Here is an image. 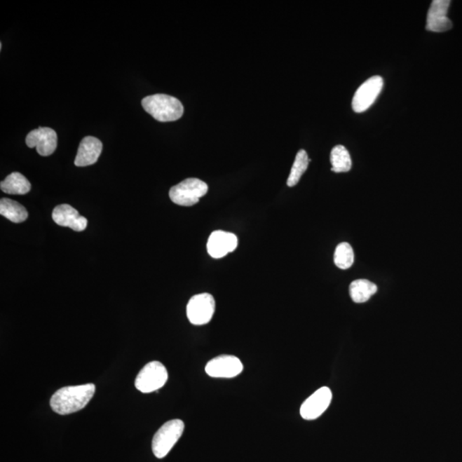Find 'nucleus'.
I'll return each mask as SVG.
<instances>
[{"label": "nucleus", "mask_w": 462, "mask_h": 462, "mask_svg": "<svg viewBox=\"0 0 462 462\" xmlns=\"http://www.w3.org/2000/svg\"><path fill=\"white\" fill-rule=\"evenodd\" d=\"M95 393L94 383L61 388L53 394L50 405L55 413L66 415L76 413L88 405Z\"/></svg>", "instance_id": "nucleus-1"}, {"label": "nucleus", "mask_w": 462, "mask_h": 462, "mask_svg": "<svg viewBox=\"0 0 462 462\" xmlns=\"http://www.w3.org/2000/svg\"><path fill=\"white\" fill-rule=\"evenodd\" d=\"M147 114L158 122H174L184 115V106L175 97L157 94L145 97L142 102Z\"/></svg>", "instance_id": "nucleus-2"}, {"label": "nucleus", "mask_w": 462, "mask_h": 462, "mask_svg": "<svg viewBox=\"0 0 462 462\" xmlns=\"http://www.w3.org/2000/svg\"><path fill=\"white\" fill-rule=\"evenodd\" d=\"M184 430V423L181 419H172L165 423L154 435L152 449L158 459L165 457L177 444Z\"/></svg>", "instance_id": "nucleus-3"}, {"label": "nucleus", "mask_w": 462, "mask_h": 462, "mask_svg": "<svg viewBox=\"0 0 462 462\" xmlns=\"http://www.w3.org/2000/svg\"><path fill=\"white\" fill-rule=\"evenodd\" d=\"M208 186L197 178H188L174 186L169 196L172 203L182 207H191L199 203L201 197L207 195Z\"/></svg>", "instance_id": "nucleus-4"}, {"label": "nucleus", "mask_w": 462, "mask_h": 462, "mask_svg": "<svg viewBox=\"0 0 462 462\" xmlns=\"http://www.w3.org/2000/svg\"><path fill=\"white\" fill-rule=\"evenodd\" d=\"M168 380V372L159 361L147 364L135 379V386L142 393L157 391L165 386Z\"/></svg>", "instance_id": "nucleus-5"}, {"label": "nucleus", "mask_w": 462, "mask_h": 462, "mask_svg": "<svg viewBox=\"0 0 462 462\" xmlns=\"http://www.w3.org/2000/svg\"><path fill=\"white\" fill-rule=\"evenodd\" d=\"M215 298L208 293L196 294L190 299L187 306V316L190 323L203 325L212 320L215 312Z\"/></svg>", "instance_id": "nucleus-6"}, {"label": "nucleus", "mask_w": 462, "mask_h": 462, "mask_svg": "<svg viewBox=\"0 0 462 462\" xmlns=\"http://www.w3.org/2000/svg\"><path fill=\"white\" fill-rule=\"evenodd\" d=\"M383 81L381 76H375L369 79L357 89L353 98L352 107L357 114L366 111L375 102L382 91Z\"/></svg>", "instance_id": "nucleus-7"}, {"label": "nucleus", "mask_w": 462, "mask_h": 462, "mask_svg": "<svg viewBox=\"0 0 462 462\" xmlns=\"http://www.w3.org/2000/svg\"><path fill=\"white\" fill-rule=\"evenodd\" d=\"M205 370L212 378L232 379L242 374L243 365L238 357L223 355L210 360Z\"/></svg>", "instance_id": "nucleus-8"}, {"label": "nucleus", "mask_w": 462, "mask_h": 462, "mask_svg": "<svg viewBox=\"0 0 462 462\" xmlns=\"http://www.w3.org/2000/svg\"><path fill=\"white\" fill-rule=\"evenodd\" d=\"M332 390L328 387H322L302 403L300 414L306 421H313L325 413L331 405Z\"/></svg>", "instance_id": "nucleus-9"}, {"label": "nucleus", "mask_w": 462, "mask_h": 462, "mask_svg": "<svg viewBox=\"0 0 462 462\" xmlns=\"http://www.w3.org/2000/svg\"><path fill=\"white\" fill-rule=\"evenodd\" d=\"M26 144L29 149L36 147L41 156H50L57 149V133L51 128H38L27 135Z\"/></svg>", "instance_id": "nucleus-10"}, {"label": "nucleus", "mask_w": 462, "mask_h": 462, "mask_svg": "<svg viewBox=\"0 0 462 462\" xmlns=\"http://www.w3.org/2000/svg\"><path fill=\"white\" fill-rule=\"evenodd\" d=\"M449 6V0H433L427 14V30L441 33L452 29V22L447 15Z\"/></svg>", "instance_id": "nucleus-11"}, {"label": "nucleus", "mask_w": 462, "mask_h": 462, "mask_svg": "<svg viewBox=\"0 0 462 462\" xmlns=\"http://www.w3.org/2000/svg\"><path fill=\"white\" fill-rule=\"evenodd\" d=\"M238 246V236L223 231L212 232L208 242V252L212 258L220 259L232 253Z\"/></svg>", "instance_id": "nucleus-12"}, {"label": "nucleus", "mask_w": 462, "mask_h": 462, "mask_svg": "<svg viewBox=\"0 0 462 462\" xmlns=\"http://www.w3.org/2000/svg\"><path fill=\"white\" fill-rule=\"evenodd\" d=\"M53 219L60 226L69 227L75 231H83L88 226L86 217L81 216L72 205H57L53 212Z\"/></svg>", "instance_id": "nucleus-13"}, {"label": "nucleus", "mask_w": 462, "mask_h": 462, "mask_svg": "<svg viewBox=\"0 0 462 462\" xmlns=\"http://www.w3.org/2000/svg\"><path fill=\"white\" fill-rule=\"evenodd\" d=\"M102 142L94 137H86L81 142L79 152L75 159V165L79 167L95 164L102 154Z\"/></svg>", "instance_id": "nucleus-14"}, {"label": "nucleus", "mask_w": 462, "mask_h": 462, "mask_svg": "<svg viewBox=\"0 0 462 462\" xmlns=\"http://www.w3.org/2000/svg\"><path fill=\"white\" fill-rule=\"evenodd\" d=\"M0 188L4 193H9V195L23 196L30 191L31 184L23 175L13 172L1 182Z\"/></svg>", "instance_id": "nucleus-15"}, {"label": "nucleus", "mask_w": 462, "mask_h": 462, "mask_svg": "<svg viewBox=\"0 0 462 462\" xmlns=\"http://www.w3.org/2000/svg\"><path fill=\"white\" fill-rule=\"evenodd\" d=\"M376 291H378V287L375 283L367 280V279H358V280L351 283L349 286V294L355 304L367 302L376 293Z\"/></svg>", "instance_id": "nucleus-16"}, {"label": "nucleus", "mask_w": 462, "mask_h": 462, "mask_svg": "<svg viewBox=\"0 0 462 462\" xmlns=\"http://www.w3.org/2000/svg\"><path fill=\"white\" fill-rule=\"evenodd\" d=\"M0 215L15 224L25 222L29 216L25 207L7 198H3L0 201Z\"/></svg>", "instance_id": "nucleus-17"}, {"label": "nucleus", "mask_w": 462, "mask_h": 462, "mask_svg": "<svg viewBox=\"0 0 462 462\" xmlns=\"http://www.w3.org/2000/svg\"><path fill=\"white\" fill-rule=\"evenodd\" d=\"M332 170L336 173L348 172L351 170L352 161L348 151L344 146L334 147L331 153Z\"/></svg>", "instance_id": "nucleus-18"}, {"label": "nucleus", "mask_w": 462, "mask_h": 462, "mask_svg": "<svg viewBox=\"0 0 462 462\" xmlns=\"http://www.w3.org/2000/svg\"><path fill=\"white\" fill-rule=\"evenodd\" d=\"M309 162L310 159L306 151L304 149L299 151L296 159H294L292 168H291L288 180H287V184H288L289 187H294V186L298 184L302 175L308 169Z\"/></svg>", "instance_id": "nucleus-19"}, {"label": "nucleus", "mask_w": 462, "mask_h": 462, "mask_svg": "<svg viewBox=\"0 0 462 462\" xmlns=\"http://www.w3.org/2000/svg\"><path fill=\"white\" fill-rule=\"evenodd\" d=\"M354 261V250H353L351 244L348 243H340L337 247L335 254H334L335 265L341 270H347L352 266Z\"/></svg>", "instance_id": "nucleus-20"}]
</instances>
